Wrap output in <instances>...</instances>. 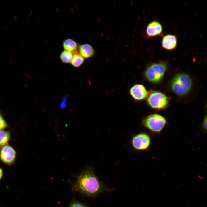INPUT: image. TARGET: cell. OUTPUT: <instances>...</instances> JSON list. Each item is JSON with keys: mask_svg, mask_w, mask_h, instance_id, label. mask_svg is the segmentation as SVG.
I'll return each instance as SVG.
<instances>
[{"mask_svg": "<svg viewBox=\"0 0 207 207\" xmlns=\"http://www.w3.org/2000/svg\"><path fill=\"white\" fill-rule=\"evenodd\" d=\"M73 189L87 197H94L109 190L99 180L90 167L86 168L78 176Z\"/></svg>", "mask_w": 207, "mask_h": 207, "instance_id": "6da1fadb", "label": "cell"}, {"mask_svg": "<svg viewBox=\"0 0 207 207\" xmlns=\"http://www.w3.org/2000/svg\"><path fill=\"white\" fill-rule=\"evenodd\" d=\"M192 85L191 79L188 74L180 73L176 75L173 78L171 87L176 94L182 95L187 94L190 91Z\"/></svg>", "mask_w": 207, "mask_h": 207, "instance_id": "7a4b0ae2", "label": "cell"}, {"mask_svg": "<svg viewBox=\"0 0 207 207\" xmlns=\"http://www.w3.org/2000/svg\"><path fill=\"white\" fill-rule=\"evenodd\" d=\"M167 67L165 62L154 63L146 69L145 76L148 80L154 83L158 82L163 77Z\"/></svg>", "mask_w": 207, "mask_h": 207, "instance_id": "3957f363", "label": "cell"}, {"mask_svg": "<svg viewBox=\"0 0 207 207\" xmlns=\"http://www.w3.org/2000/svg\"><path fill=\"white\" fill-rule=\"evenodd\" d=\"M166 120L163 116L157 114L150 115L143 121V125L150 131L155 133L160 132L166 124Z\"/></svg>", "mask_w": 207, "mask_h": 207, "instance_id": "277c9868", "label": "cell"}, {"mask_svg": "<svg viewBox=\"0 0 207 207\" xmlns=\"http://www.w3.org/2000/svg\"><path fill=\"white\" fill-rule=\"evenodd\" d=\"M147 102L152 108L161 109L167 106L168 99L166 96L162 93L154 91L150 95L147 99Z\"/></svg>", "mask_w": 207, "mask_h": 207, "instance_id": "5b68a950", "label": "cell"}, {"mask_svg": "<svg viewBox=\"0 0 207 207\" xmlns=\"http://www.w3.org/2000/svg\"><path fill=\"white\" fill-rule=\"evenodd\" d=\"M151 139L149 136L146 133H142L134 136L132 140L133 147L137 150H144L149 146Z\"/></svg>", "mask_w": 207, "mask_h": 207, "instance_id": "8992f818", "label": "cell"}, {"mask_svg": "<svg viewBox=\"0 0 207 207\" xmlns=\"http://www.w3.org/2000/svg\"><path fill=\"white\" fill-rule=\"evenodd\" d=\"M0 158L4 162L10 164L14 161L16 152L14 149L9 145H5L1 149L0 152Z\"/></svg>", "mask_w": 207, "mask_h": 207, "instance_id": "52a82bcc", "label": "cell"}, {"mask_svg": "<svg viewBox=\"0 0 207 207\" xmlns=\"http://www.w3.org/2000/svg\"><path fill=\"white\" fill-rule=\"evenodd\" d=\"M130 93L135 100H141L145 98L148 92L145 87L141 84H136L132 86L129 90Z\"/></svg>", "mask_w": 207, "mask_h": 207, "instance_id": "ba28073f", "label": "cell"}, {"mask_svg": "<svg viewBox=\"0 0 207 207\" xmlns=\"http://www.w3.org/2000/svg\"><path fill=\"white\" fill-rule=\"evenodd\" d=\"M146 31V34L149 37L161 35L162 33V27L159 22L153 21L148 24Z\"/></svg>", "mask_w": 207, "mask_h": 207, "instance_id": "9c48e42d", "label": "cell"}, {"mask_svg": "<svg viewBox=\"0 0 207 207\" xmlns=\"http://www.w3.org/2000/svg\"><path fill=\"white\" fill-rule=\"evenodd\" d=\"M161 44L163 48L168 50H173L177 45V37L172 34L165 35L162 39Z\"/></svg>", "mask_w": 207, "mask_h": 207, "instance_id": "30bf717a", "label": "cell"}, {"mask_svg": "<svg viewBox=\"0 0 207 207\" xmlns=\"http://www.w3.org/2000/svg\"><path fill=\"white\" fill-rule=\"evenodd\" d=\"M78 50L80 55L84 58L87 59L92 58L95 53L94 48L89 44L79 45Z\"/></svg>", "mask_w": 207, "mask_h": 207, "instance_id": "8fae6325", "label": "cell"}, {"mask_svg": "<svg viewBox=\"0 0 207 207\" xmlns=\"http://www.w3.org/2000/svg\"><path fill=\"white\" fill-rule=\"evenodd\" d=\"M79 45L75 41L70 38L65 39L62 42L64 50L72 52L78 50Z\"/></svg>", "mask_w": 207, "mask_h": 207, "instance_id": "7c38bea8", "label": "cell"}, {"mask_svg": "<svg viewBox=\"0 0 207 207\" xmlns=\"http://www.w3.org/2000/svg\"><path fill=\"white\" fill-rule=\"evenodd\" d=\"M73 56L71 64L74 67L78 68L83 63L85 59L79 53L78 49L72 52Z\"/></svg>", "mask_w": 207, "mask_h": 207, "instance_id": "4fadbf2b", "label": "cell"}, {"mask_svg": "<svg viewBox=\"0 0 207 207\" xmlns=\"http://www.w3.org/2000/svg\"><path fill=\"white\" fill-rule=\"evenodd\" d=\"M73 56L72 52L64 50L60 54V58L63 63L69 64L71 62Z\"/></svg>", "mask_w": 207, "mask_h": 207, "instance_id": "5bb4252c", "label": "cell"}, {"mask_svg": "<svg viewBox=\"0 0 207 207\" xmlns=\"http://www.w3.org/2000/svg\"><path fill=\"white\" fill-rule=\"evenodd\" d=\"M10 136V133L8 131L0 130V146L6 144L9 139Z\"/></svg>", "mask_w": 207, "mask_h": 207, "instance_id": "9a60e30c", "label": "cell"}, {"mask_svg": "<svg viewBox=\"0 0 207 207\" xmlns=\"http://www.w3.org/2000/svg\"><path fill=\"white\" fill-rule=\"evenodd\" d=\"M69 207H86L83 203L78 201H73L70 205Z\"/></svg>", "mask_w": 207, "mask_h": 207, "instance_id": "2e32d148", "label": "cell"}, {"mask_svg": "<svg viewBox=\"0 0 207 207\" xmlns=\"http://www.w3.org/2000/svg\"><path fill=\"white\" fill-rule=\"evenodd\" d=\"M7 126V124L0 113V130H2Z\"/></svg>", "mask_w": 207, "mask_h": 207, "instance_id": "e0dca14e", "label": "cell"}, {"mask_svg": "<svg viewBox=\"0 0 207 207\" xmlns=\"http://www.w3.org/2000/svg\"><path fill=\"white\" fill-rule=\"evenodd\" d=\"M202 125L204 128L207 131V113L203 120Z\"/></svg>", "mask_w": 207, "mask_h": 207, "instance_id": "ac0fdd59", "label": "cell"}, {"mask_svg": "<svg viewBox=\"0 0 207 207\" xmlns=\"http://www.w3.org/2000/svg\"><path fill=\"white\" fill-rule=\"evenodd\" d=\"M3 175L2 170L0 168V179L2 177Z\"/></svg>", "mask_w": 207, "mask_h": 207, "instance_id": "d6986e66", "label": "cell"}, {"mask_svg": "<svg viewBox=\"0 0 207 207\" xmlns=\"http://www.w3.org/2000/svg\"><path fill=\"white\" fill-rule=\"evenodd\" d=\"M5 28L6 30H8V28L6 27H5Z\"/></svg>", "mask_w": 207, "mask_h": 207, "instance_id": "ffe728a7", "label": "cell"}]
</instances>
